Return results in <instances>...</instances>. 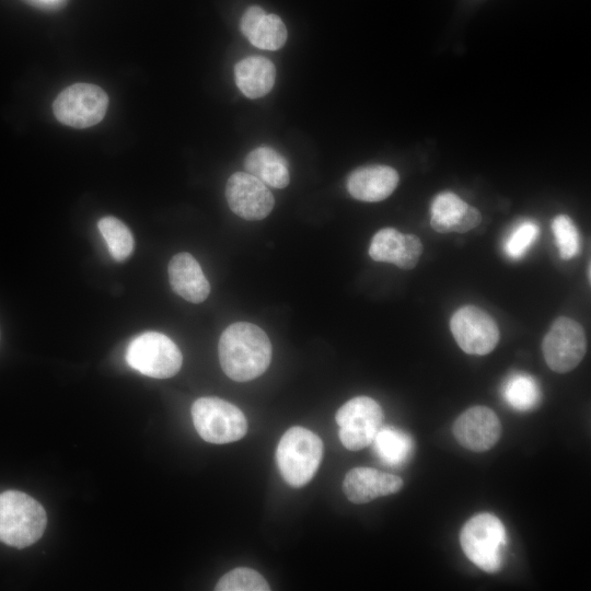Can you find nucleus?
Instances as JSON below:
<instances>
[{
	"instance_id": "obj_13",
	"label": "nucleus",
	"mask_w": 591,
	"mask_h": 591,
	"mask_svg": "<svg viewBox=\"0 0 591 591\" xmlns=\"http://www.w3.org/2000/svg\"><path fill=\"white\" fill-rule=\"evenodd\" d=\"M422 254V243L415 234H403L394 228L379 230L372 237L369 255L375 262L413 269Z\"/></svg>"
},
{
	"instance_id": "obj_22",
	"label": "nucleus",
	"mask_w": 591,
	"mask_h": 591,
	"mask_svg": "<svg viewBox=\"0 0 591 591\" xmlns=\"http://www.w3.org/2000/svg\"><path fill=\"white\" fill-rule=\"evenodd\" d=\"M501 393L509 406L519 412L533 409L541 401V389L532 375L514 372L505 380Z\"/></svg>"
},
{
	"instance_id": "obj_19",
	"label": "nucleus",
	"mask_w": 591,
	"mask_h": 591,
	"mask_svg": "<svg viewBox=\"0 0 591 591\" xmlns=\"http://www.w3.org/2000/svg\"><path fill=\"white\" fill-rule=\"evenodd\" d=\"M239 90L248 99H259L270 92L276 80L274 63L263 56H250L234 66Z\"/></svg>"
},
{
	"instance_id": "obj_11",
	"label": "nucleus",
	"mask_w": 591,
	"mask_h": 591,
	"mask_svg": "<svg viewBox=\"0 0 591 591\" xmlns=\"http://www.w3.org/2000/svg\"><path fill=\"white\" fill-rule=\"evenodd\" d=\"M225 198L236 216L250 221L266 218L275 205L267 185L247 172H236L229 177Z\"/></svg>"
},
{
	"instance_id": "obj_1",
	"label": "nucleus",
	"mask_w": 591,
	"mask_h": 591,
	"mask_svg": "<svg viewBox=\"0 0 591 591\" xmlns=\"http://www.w3.org/2000/svg\"><path fill=\"white\" fill-rule=\"evenodd\" d=\"M218 354L223 372L236 382H246L267 370L271 361V343L257 325L236 322L222 332Z\"/></svg>"
},
{
	"instance_id": "obj_7",
	"label": "nucleus",
	"mask_w": 591,
	"mask_h": 591,
	"mask_svg": "<svg viewBox=\"0 0 591 591\" xmlns=\"http://www.w3.org/2000/svg\"><path fill=\"white\" fill-rule=\"evenodd\" d=\"M107 106L108 97L103 89L91 83H74L58 94L53 112L65 125L86 128L103 119Z\"/></svg>"
},
{
	"instance_id": "obj_21",
	"label": "nucleus",
	"mask_w": 591,
	"mask_h": 591,
	"mask_svg": "<svg viewBox=\"0 0 591 591\" xmlns=\"http://www.w3.org/2000/svg\"><path fill=\"white\" fill-rule=\"evenodd\" d=\"M375 456L389 466H401L412 456L414 441L405 431L395 427H381L371 442Z\"/></svg>"
},
{
	"instance_id": "obj_5",
	"label": "nucleus",
	"mask_w": 591,
	"mask_h": 591,
	"mask_svg": "<svg viewBox=\"0 0 591 591\" xmlns=\"http://www.w3.org/2000/svg\"><path fill=\"white\" fill-rule=\"evenodd\" d=\"M190 412L198 434L207 442L230 443L247 432L243 412L219 397H200L194 402Z\"/></svg>"
},
{
	"instance_id": "obj_27",
	"label": "nucleus",
	"mask_w": 591,
	"mask_h": 591,
	"mask_svg": "<svg viewBox=\"0 0 591 591\" xmlns=\"http://www.w3.org/2000/svg\"><path fill=\"white\" fill-rule=\"evenodd\" d=\"M588 280L590 281V265L588 266Z\"/></svg>"
},
{
	"instance_id": "obj_3",
	"label": "nucleus",
	"mask_w": 591,
	"mask_h": 591,
	"mask_svg": "<svg viewBox=\"0 0 591 591\" xmlns=\"http://www.w3.org/2000/svg\"><path fill=\"white\" fill-rule=\"evenodd\" d=\"M323 450L321 438L313 431L303 427L288 429L276 449L277 466L285 482L294 488L306 485L318 470Z\"/></svg>"
},
{
	"instance_id": "obj_15",
	"label": "nucleus",
	"mask_w": 591,
	"mask_h": 591,
	"mask_svg": "<svg viewBox=\"0 0 591 591\" xmlns=\"http://www.w3.org/2000/svg\"><path fill=\"white\" fill-rule=\"evenodd\" d=\"M402 487L401 477L371 467H355L346 474L343 482L344 494L349 501L357 505L396 494Z\"/></svg>"
},
{
	"instance_id": "obj_2",
	"label": "nucleus",
	"mask_w": 591,
	"mask_h": 591,
	"mask_svg": "<svg viewBox=\"0 0 591 591\" xmlns=\"http://www.w3.org/2000/svg\"><path fill=\"white\" fill-rule=\"evenodd\" d=\"M47 524L43 506L18 490L0 494V542L24 548L37 542Z\"/></svg>"
},
{
	"instance_id": "obj_26",
	"label": "nucleus",
	"mask_w": 591,
	"mask_h": 591,
	"mask_svg": "<svg viewBox=\"0 0 591 591\" xmlns=\"http://www.w3.org/2000/svg\"><path fill=\"white\" fill-rule=\"evenodd\" d=\"M540 234V228L532 220L519 223L507 236L503 251L511 259H521L534 244Z\"/></svg>"
},
{
	"instance_id": "obj_10",
	"label": "nucleus",
	"mask_w": 591,
	"mask_h": 591,
	"mask_svg": "<svg viewBox=\"0 0 591 591\" xmlns=\"http://www.w3.org/2000/svg\"><path fill=\"white\" fill-rule=\"evenodd\" d=\"M450 329L459 347L468 355L489 354L500 337L495 320L475 305L456 310L451 317Z\"/></svg>"
},
{
	"instance_id": "obj_12",
	"label": "nucleus",
	"mask_w": 591,
	"mask_h": 591,
	"mask_svg": "<svg viewBox=\"0 0 591 591\" xmlns=\"http://www.w3.org/2000/svg\"><path fill=\"white\" fill-rule=\"evenodd\" d=\"M455 440L465 449L484 452L500 438L501 424L496 413L486 406H473L463 412L453 424Z\"/></svg>"
},
{
	"instance_id": "obj_14",
	"label": "nucleus",
	"mask_w": 591,
	"mask_h": 591,
	"mask_svg": "<svg viewBox=\"0 0 591 591\" xmlns=\"http://www.w3.org/2000/svg\"><path fill=\"white\" fill-rule=\"evenodd\" d=\"M430 225L439 233H464L476 228L482 215L452 192L438 194L430 208Z\"/></svg>"
},
{
	"instance_id": "obj_9",
	"label": "nucleus",
	"mask_w": 591,
	"mask_h": 591,
	"mask_svg": "<svg viewBox=\"0 0 591 591\" xmlns=\"http://www.w3.org/2000/svg\"><path fill=\"white\" fill-rule=\"evenodd\" d=\"M542 351L551 370L557 373L573 370L587 352L583 327L570 317H557L544 336Z\"/></svg>"
},
{
	"instance_id": "obj_8",
	"label": "nucleus",
	"mask_w": 591,
	"mask_h": 591,
	"mask_svg": "<svg viewBox=\"0 0 591 591\" xmlns=\"http://www.w3.org/2000/svg\"><path fill=\"white\" fill-rule=\"evenodd\" d=\"M383 417L381 406L371 397L356 396L347 401L335 416L340 442L350 451L370 445L382 427Z\"/></svg>"
},
{
	"instance_id": "obj_28",
	"label": "nucleus",
	"mask_w": 591,
	"mask_h": 591,
	"mask_svg": "<svg viewBox=\"0 0 591 591\" xmlns=\"http://www.w3.org/2000/svg\"><path fill=\"white\" fill-rule=\"evenodd\" d=\"M38 1L48 2V1H56V0H38Z\"/></svg>"
},
{
	"instance_id": "obj_25",
	"label": "nucleus",
	"mask_w": 591,
	"mask_h": 591,
	"mask_svg": "<svg viewBox=\"0 0 591 591\" xmlns=\"http://www.w3.org/2000/svg\"><path fill=\"white\" fill-rule=\"evenodd\" d=\"M552 231L558 247L559 256L571 259L580 251V237L573 221L566 215H558L552 221Z\"/></svg>"
},
{
	"instance_id": "obj_18",
	"label": "nucleus",
	"mask_w": 591,
	"mask_h": 591,
	"mask_svg": "<svg viewBox=\"0 0 591 591\" xmlns=\"http://www.w3.org/2000/svg\"><path fill=\"white\" fill-rule=\"evenodd\" d=\"M240 30L252 45L267 50L281 48L288 36L282 20L274 13L267 14L258 5L245 10L240 21Z\"/></svg>"
},
{
	"instance_id": "obj_23",
	"label": "nucleus",
	"mask_w": 591,
	"mask_h": 591,
	"mask_svg": "<svg viewBox=\"0 0 591 591\" xmlns=\"http://www.w3.org/2000/svg\"><path fill=\"white\" fill-rule=\"evenodd\" d=\"M97 228L104 237L112 257L123 262L134 251V236L128 227L119 219L107 216L99 220Z\"/></svg>"
},
{
	"instance_id": "obj_20",
	"label": "nucleus",
	"mask_w": 591,
	"mask_h": 591,
	"mask_svg": "<svg viewBox=\"0 0 591 591\" xmlns=\"http://www.w3.org/2000/svg\"><path fill=\"white\" fill-rule=\"evenodd\" d=\"M244 166L247 173L260 179L267 186L285 188L290 181L286 159L269 147H258L251 151Z\"/></svg>"
},
{
	"instance_id": "obj_4",
	"label": "nucleus",
	"mask_w": 591,
	"mask_h": 591,
	"mask_svg": "<svg viewBox=\"0 0 591 591\" xmlns=\"http://www.w3.org/2000/svg\"><path fill=\"white\" fill-rule=\"evenodd\" d=\"M460 544L465 556L474 565L488 573H494L502 565L507 545L505 525L491 513H478L463 525Z\"/></svg>"
},
{
	"instance_id": "obj_24",
	"label": "nucleus",
	"mask_w": 591,
	"mask_h": 591,
	"mask_svg": "<svg viewBox=\"0 0 591 591\" xmlns=\"http://www.w3.org/2000/svg\"><path fill=\"white\" fill-rule=\"evenodd\" d=\"M215 589L218 591H268L269 586L256 570L235 568L222 576Z\"/></svg>"
},
{
	"instance_id": "obj_6",
	"label": "nucleus",
	"mask_w": 591,
	"mask_h": 591,
	"mask_svg": "<svg viewBox=\"0 0 591 591\" xmlns=\"http://www.w3.org/2000/svg\"><path fill=\"white\" fill-rule=\"evenodd\" d=\"M126 361L143 375L166 379L179 371L183 357L170 337L158 332H146L129 343Z\"/></svg>"
},
{
	"instance_id": "obj_17",
	"label": "nucleus",
	"mask_w": 591,
	"mask_h": 591,
	"mask_svg": "<svg viewBox=\"0 0 591 591\" xmlns=\"http://www.w3.org/2000/svg\"><path fill=\"white\" fill-rule=\"evenodd\" d=\"M172 290L192 303L205 301L210 292V285L195 257L186 252L174 255L167 267Z\"/></svg>"
},
{
	"instance_id": "obj_16",
	"label": "nucleus",
	"mask_w": 591,
	"mask_h": 591,
	"mask_svg": "<svg viewBox=\"0 0 591 591\" xmlns=\"http://www.w3.org/2000/svg\"><path fill=\"white\" fill-rule=\"evenodd\" d=\"M398 181V173L391 166L367 165L349 174L347 189L355 199L375 202L387 198L395 190Z\"/></svg>"
}]
</instances>
